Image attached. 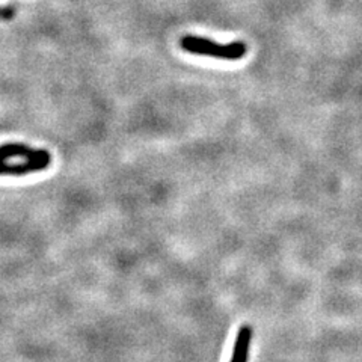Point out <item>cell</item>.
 Here are the masks:
<instances>
[{
  "mask_svg": "<svg viewBox=\"0 0 362 362\" xmlns=\"http://www.w3.org/2000/svg\"><path fill=\"white\" fill-rule=\"evenodd\" d=\"M181 49L192 54L210 56L223 61H239L246 56L248 45L242 41H234L230 44H219L212 40L201 38V36L186 35L180 41Z\"/></svg>",
  "mask_w": 362,
  "mask_h": 362,
  "instance_id": "6da1fadb",
  "label": "cell"
},
{
  "mask_svg": "<svg viewBox=\"0 0 362 362\" xmlns=\"http://www.w3.org/2000/svg\"><path fill=\"white\" fill-rule=\"evenodd\" d=\"M9 157H24L26 160H52L49 151L33 150L24 143H5L0 147V162Z\"/></svg>",
  "mask_w": 362,
  "mask_h": 362,
  "instance_id": "7a4b0ae2",
  "label": "cell"
},
{
  "mask_svg": "<svg viewBox=\"0 0 362 362\" xmlns=\"http://www.w3.org/2000/svg\"><path fill=\"white\" fill-rule=\"evenodd\" d=\"M52 160H26L24 163H14L9 165L6 162H0V175H27L32 172L44 171Z\"/></svg>",
  "mask_w": 362,
  "mask_h": 362,
  "instance_id": "3957f363",
  "label": "cell"
},
{
  "mask_svg": "<svg viewBox=\"0 0 362 362\" xmlns=\"http://www.w3.org/2000/svg\"><path fill=\"white\" fill-rule=\"evenodd\" d=\"M251 340H252V328L249 324H243L237 332V338H235L234 343V350L230 362H248Z\"/></svg>",
  "mask_w": 362,
  "mask_h": 362,
  "instance_id": "277c9868",
  "label": "cell"
},
{
  "mask_svg": "<svg viewBox=\"0 0 362 362\" xmlns=\"http://www.w3.org/2000/svg\"><path fill=\"white\" fill-rule=\"evenodd\" d=\"M15 15V9L14 8H0V18L2 20H9V18H13Z\"/></svg>",
  "mask_w": 362,
  "mask_h": 362,
  "instance_id": "5b68a950",
  "label": "cell"
}]
</instances>
